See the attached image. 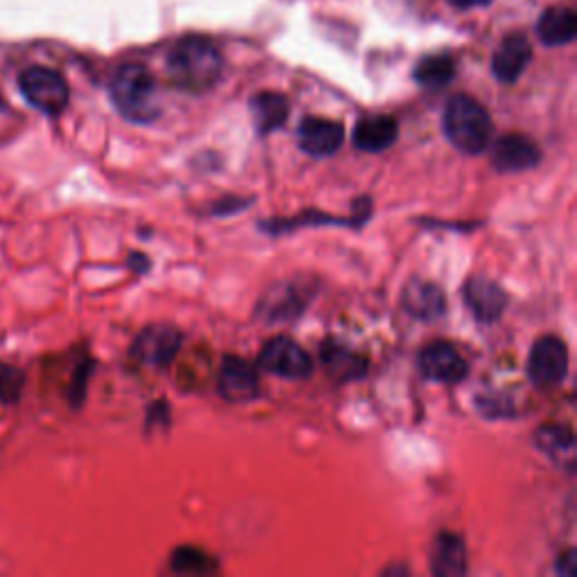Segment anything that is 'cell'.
Returning a JSON list of instances; mask_svg holds the SVG:
<instances>
[{"mask_svg":"<svg viewBox=\"0 0 577 577\" xmlns=\"http://www.w3.org/2000/svg\"><path fill=\"white\" fill-rule=\"evenodd\" d=\"M224 70V59L217 47L204 36H187L178 41L167 57V75L172 84L185 92L210 90Z\"/></svg>","mask_w":577,"mask_h":577,"instance_id":"cell-1","label":"cell"},{"mask_svg":"<svg viewBox=\"0 0 577 577\" xmlns=\"http://www.w3.org/2000/svg\"><path fill=\"white\" fill-rule=\"evenodd\" d=\"M172 568L176 573H210L215 562L197 548H178L172 557Z\"/></svg>","mask_w":577,"mask_h":577,"instance_id":"cell-22","label":"cell"},{"mask_svg":"<svg viewBox=\"0 0 577 577\" xmlns=\"http://www.w3.org/2000/svg\"><path fill=\"white\" fill-rule=\"evenodd\" d=\"M420 370L431 381L458 383L467 374L465 357L449 344H431L420 352Z\"/></svg>","mask_w":577,"mask_h":577,"instance_id":"cell-10","label":"cell"},{"mask_svg":"<svg viewBox=\"0 0 577 577\" xmlns=\"http://www.w3.org/2000/svg\"><path fill=\"white\" fill-rule=\"evenodd\" d=\"M533 47L523 34H508L492 57V73L503 84H514L531 64Z\"/></svg>","mask_w":577,"mask_h":577,"instance_id":"cell-13","label":"cell"},{"mask_svg":"<svg viewBox=\"0 0 577 577\" xmlns=\"http://www.w3.org/2000/svg\"><path fill=\"white\" fill-rule=\"evenodd\" d=\"M537 447L551 456L555 462L573 467L575 465V438L566 424H546L537 431Z\"/></svg>","mask_w":577,"mask_h":577,"instance_id":"cell-19","label":"cell"},{"mask_svg":"<svg viewBox=\"0 0 577 577\" xmlns=\"http://www.w3.org/2000/svg\"><path fill=\"white\" fill-rule=\"evenodd\" d=\"M181 348V331L170 325H152L135 339L131 355L142 366H170Z\"/></svg>","mask_w":577,"mask_h":577,"instance_id":"cell-7","label":"cell"},{"mask_svg":"<svg viewBox=\"0 0 577 577\" xmlns=\"http://www.w3.org/2000/svg\"><path fill=\"white\" fill-rule=\"evenodd\" d=\"M260 366L284 379H305L314 370L312 357L286 336H277L264 346L260 352Z\"/></svg>","mask_w":577,"mask_h":577,"instance_id":"cell-6","label":"cell"},{"mask_svg":"<svg viewBox=\"0 0 577 577\" xmlns=\"http://www.w3.org/2000/svg\"><path fill=\"white\" fill-rule=\"evenodd\" d=\"M451 3L460 10H471V8H480V6H488L490 0H451Z\"/></svg>","mask_w":577,"mask_h":577,"instance_id":"cell-26","label":"cell"},{"mask_svg":"<svg viewBox=\"0 0 577 577\" xmlns=\"http://www.w3.org/2000/svg\"><path fill=\"white\" fill-rule=\"evenodd\" d=\"M344 127L327 118H305L298 127L301 150L316 159H325L339 152L344 144Z\"/></svg>","mask_w":577,"mask_h":577,"instance_id":"cell-12","label":"cell"},{"mask_svg":"<svg viewBox=\"0 0 577 577\" xmlns=\"http://www.w3.org/2000/svg\"><path fill=\"white\" fill-rule=\"evenodd\" d=\"M445 135L462 154H480L490 142L492 120L488 111L467 95H456L449 100L443 118Z\"/></svg>","mask_w":577,"mask_h":577,"instance_id":"cell-3","label":"cell"},{"mask_svg":"<svg viewBox=\"0 0 577 577\" xmlns=\"http://www.w3.org/2000/svg\"><path fill=\"white\" fill-rule=\"evenodd\" d=\"M111 102L122 118L135 124H150L161 116L159 88L152 73L140 64L122 66L111 79Z\"/></svg>","mask_w":577,"mask_h":577,"instance_id":"cell-2","label":"cell"},{"mask_svg":"<svg viewBox=\"0 0 577 577\" xmlns=\"http://www.w3.org/2000/svg\"><path fill=\"white\" fill-rule=\"evenodd\" d=\"M251 118L260 133H273L288 118V102L280 92H258L255 98H251Z\"/></svg>","mask_w":577,"mask_h":577,"instance_id":"cell-17","label":"cell"},{"mask_svg":"<svg viewBox=\"0 0 577 577\" xmlns=\"http://www.w3.org/2000/svg\"><path fill=\"white\" fill-rule=\"evenodd\" d=\"M323 363L327 366L331 374L341 377V379H355L366 372V361L359 355L350 352L344 346H336V344H327L323 348Z\"/></svg>","mask_w":577,"mask_h":577,"instance_id":"cell-20","label":"cell"},{"mask_svg":"<svg viewBox=\"0 0 577 577\" xmlns=\"http://www.w3.org/2000/svg\"><path fill=\"white\" fill-rule=\"evenodd\" d=\"M454 75H456V64L447 55H433L422 59L413 73L415 81L428 88L447 86L454 79Z\"/></svg>","mask_w":577,"mask_h":577,"instance_id":"cell-21","label":"cell"},{"mask_svg":"<svg viewBox=\"0 0 577 577\" xmlns=\"http://www.w3.org/2000/svg\"><path fill=\"white\" fill-rule=\"evenodd\" d=\"M540 161H542V152L537 144L521 133H508L499 138L492 152V165L505 174L533 170Z\"/></svg>","mask_w":577,"mask_h":577,"instance_id":"cell-9","label":"cell"},{"mask_svg":"<svg viewBox=\"0 0 577 577\" xmlns=\"http://www.w3.org/2000/svg\"><path fill=\"white\" fill-rule=\"evenodd\" d=\"M398 122L391 116H366L355 127V144L357 150L377 154L389 150L398 140Z\"/></svg>","mask_w":577,"mask_h":577,"instance_id":"cell-16","label":"cell"},{"mask_svg":"<svg viewBox=\"0 0 577 577\" xmlns=\"http://www.w3.org/2000/svg\"><path fill=\"white\" fill-rule=\"evenodd\" d=\"M568 372V350L557 336L540 339L527 359V374L540 389H553Z\"/></svg>","mask_w":577,"mask_h":577,"instance_id":"cell-5","label":"cell"},{"mask_svg":"<svg viewBox=\"0 0 577 577\" xmlns=\"http://www.w3.org/2000/svg\"><path fill=\"white\" fill-rule=\"evenodd\" d=\"M577 34V17L568 8H551L537 21V36L542 43L555 47L566 45Z\"/></svg>","mask_w":577,"mask_h":577,"instance_id":"cell-18","label":"cell"},{"mask_svg":"<svg viewBox=\"0 0 577 577\" xmlns=\"http://www.w3.org/2000/svg\"><path fill=\"white\" fill-rule=\"evenodd\" d=\"M462 298L469 312L480 320V323H494L503 316L508 296L503 294V288L486 277V275H473L465 282Z\"/></svg>","mask_w":577,"mask_h":577,"instance_id":"cell-8","label":"cell"},{"mask_svg":"<svg viewBox=\"0 0 577 577\" xmlns=\"http://www.w3.org/2000/svg\"><path fill=\"white\" fill-rule=\"evenodd\" d=\"M23 374L12 366H0V400L17 402L23 391Z\"/></svg>","mask_w":577,"mask_h":577,"instance_id":"cell-24","label":"cell"},{"mask_svg":"<svg viewBox=\"0 0 577 577\" xmlns=\"http://www.w3.org/2000/svg\"><path fill=\"white\" fill-rule=\"evenodd\" d=\"M431 570L438 577H460L467 570V546L454 533H440L431 546Z\"/></svg>","mask_w":577,"mask_h":577,"instance_id":"cell-15","label":"cell"},{"mask_svg":"<svg viewBox=\"0 0 577 577\" xmlns=\"http://www.w3.org/2000/svg\"><path fill=\"white\" fill-rule=\"evenodd\" d=\"M19 88L23 98L45 116H59L68 107V84L53 68L32 66L23 70Z\"/></svg>","mask_w":577,"mask_h":577,"instance_id":"cell-4","label":"cell"},{"mask_svg":"<svg viewBox=\"0 0 577 577\" xmlns=\"http://www.w3.org/2000/svg\"><path fill=\"white\" fill-rule=\"evenodd\" d=\"M217 389L228 402H249L258 398L260 381L255 370L244 359L226 357L219 368Z\"/></svg>","mask_w":577,"mask_h":577,"instance_id":"cell-11","label":"cell"},{"mask_svg":"<svg viewBox=\"0 0 577 577\" xmlns=\"http://www.w3.org/2000/svg\"><path fill=\"white\" fill-rule=\"evenodd\" d=\"M402 307L406 314L420 320H433L440 318L447 309V301L443 288L433 282L426 280H411L404 292H402Z\"/></svg>","mask_w":577,"mask_h":577,"instance_id":"cell-14","label":"cell"},{"mask_svg":"<svg viewBox=\"0 0 577 577\" xmlns=\"http://www.w3.org/2000/svg\"><path fill=\"white\" fill-rule=\"evenodd\" d=\"M557 573L564 577H575L577 575V553L573 548H568L566 553H562L557 557Z\"/></svg>","mask_w":577,"mask_h":577,"instance_id":"cell-25","label":"cell"},{"mask_svg":"<svg viewBox=\"0 0 577 577\" xmlns=\"http://www.w3.org/2000/svg\"><path fill=\"white\" fill-rule=\"evenodd\" d=\"M298 292L294 286H288V292L282 294V298H269V305H264V312L271 318H292L294 314L303 312L305 309V303L296 298Z\"/></svg>","mask_w":577,"mask_h":577,"instance_id":"cell-23","label":"cell"}]
</instances>
